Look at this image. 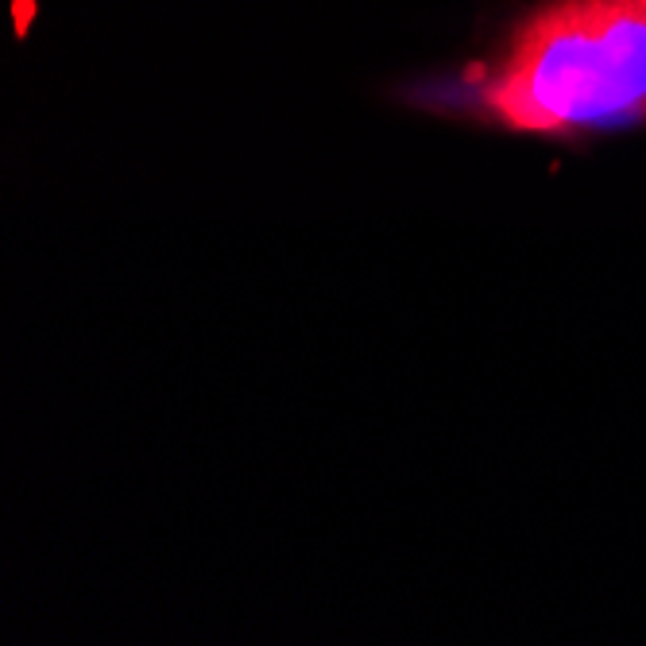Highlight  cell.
Wrapping results in <instances>:
<instances>
[{
	"label": "cell",
	"mask_w": 646,
	"mask_h": 646,
	"mask_svg": "<svg viewBox=\"0 0 646 646\" xmlns=\"http://www.w3.org/2000/svg\"><path fill=\"white\" fill-rule=\"evenodd\" d=\"M480 93L488 117L527 136L646 124V0H542L515 24Z\"/></svg>",
	"instance_id": "1"
}]
</instances>
